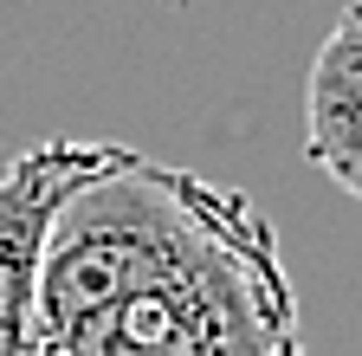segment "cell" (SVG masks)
Listing matches in <instances>:
<instances>
[{"mask_svg":"<svg viewBox=\"0 0 362 356\" xmlns=\"http://www.w3.org/2000/svg\"><path fill=\"white\" fill-rule=\"evenodd\" d=\"M26 356H310L252 195L188 162L123 156L84 182L39 259Z\"/></svg>","mask_w":362,"mask_h":356,"instance_id":"cell-1","label":"cell"},{"mask_svg":"<svg viewBox=\"0 0 362 356\" xmlns=\"http://www.w3.org/2000/svg\"><path fill=\"white\" fill-rule=\"evenodd\" d=\"M129 156V143H78V137H52L20 149L0 168V356H26L33 343V292H39V259L52 240L59 207L110 175Z\"/></svg>","mask_w":362,"mask_h":356,"instance_id":"cell-2","label":"cell"},{"mask_svg":"<svg viewBox=\"0 0 362 356\" xmlns=\"http://www.w3.org/2000/svg\"><path fill=\"white\" fill-rule=\"evenodd\" d=\"M304 156L362 201V0H343L337 26L304 78Z\"/></svg>","mask_w":362,"mask_h":356,"instance_id":"cell-3","label":"cell"}]
</instances>
